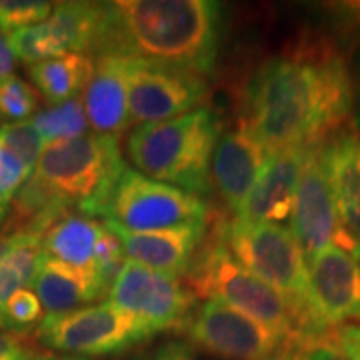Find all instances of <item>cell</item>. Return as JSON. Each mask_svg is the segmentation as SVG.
Returning <instances> with one entry per match:
<instances>
[{
  "label": "cell",
  "instance_id": "cell-1",
  "mask_svg": "<svg viewBox=\"0 0 360 360\" xmlns=\"http://www.w3.org/2000/svg\"><path fill=\"white\" fill-rule=\"evenodd\" d=\"M238 112L269 150L314 148L352 129L347 52L326 34L300 32L246 78Z\"/></svg>",
  "mask_w": 360,
  "mask_h": 360
},
{
  "label": "cell",
  "instance_id": "cell-2",
  "mask_svg": "<svg viewBox=\"0 0 360 360\" xmlns=\"http://www.w3.org/2000/svg\"><path fill=\"white\" fill-rule=\"evenodd\" d=\"M220 44V6L210 0L104 2L98 51L150 65L210 75Z\"/></svg>",
  "mask_w": 360,
  "mask_h": 360
},
{
  "label": "cell",
  "instance_id": "cell-3",
  "mask_svg": "<svg viewBox=\"0 0 360 360\" xmlns=\"http://www.w3.org/2000/svg\"><path fill=\"white\" fill-rule=\"evenodd\" d=\"M219 136L217 115L210 108H198L134 129L127 153L141 174L202 198L212 188L210 162Z\"/></svg>",
  "mask_w": 360,
  "mask_h": 360
},
{
  "label": "cell",
  "instance_id": "cell-4",
  "mask_svg": "<svg viewBox=\"0 0 360 360\" xmlns=\"http://www.w3.org/2000/svg\"><path fill=\"white\" fill-rule=\"evenodd\" d=\"M127 165L116 136L84 134L46 144L32 179L84 217H103Z\"/></svg>",
  "mask_w": 360,
  "mask_h": 360
},
{
  "label": "cell",
  "instance_id": "cell-5",
  "mask_svg": "<svg viewBox=\"0 0 360 360\" xmlns=\"http://www.w3.org/2000/svg\"><path fill=\"white\" fill-rule=\"evenodd\" d=\"M186 278L196 296L240 310L286 338L298 342L307 338L300 314L274 288L262 283L234 258L214 226L206 234Z\"/></svg>",
  "mask_w": 360,
  "mask_h": 360
},
{
  "label": "cell",
  "instance_id": "cell-6",
  "mask_svg": "<svg viewBox=\"0 0 360 360\" xmlns=\"http://www.w3.org/2000/svg\"><path fill=\"white\" fill-rule=\"evenodd\" d=\"M214 231L245 269L274 288L300 314L307 338L321 336L310 321L307 257L290 229L272 222L220 219Z\"/></svg>",
  "mask_w": 360,
  "mask_h": 360
},
{
  "label": "cell",
  "instance_id": "cell-7",
  "mask_svg": "<svg viewBox=\"0 0 360 360\" xmlns=\"http://www.w3.org/2000/svg\"><path fill=\"white\" fill-rule=\"evenodd\" d=\"M156 330L116 304L98 302L46 314L34 328V340L54 352L72 356H110L150 340Z\"/></svg>",
  "mask_w": 360,
  "mask_h": 360
},
{
  "label": "cell",
  "instance_id": "cell-8",
  "mask_svg": "<svg viewBox=\"0 0 360 360\" xmlns=\"http://www.w3.org/2000/svg\"><path fill=\"white\" fill-rule=\"evenodd\" d=\"M180 330L193 347L220 360H292L300 345L217 300L198 304Z\"/></svg>",
  "mask_w": 360,
  "mask_h": 360
},
{
  "label": "cell",
  "instance_id": "cell-9",
  "mask_svg": "<svg viewBox=\"0 0 360 360\" xmlns=\"http://www.w3.org/2000/svg\"><path fill=\"white\" fill-rule=\"evenodd\" d=\"M103 217L127 231H162L208 220V205L194 194L127 168L116 182Z\"/></svg>",
  "mask_w": 360,
  "mask_h": 360
},
{
  "label": "cell",
  "instance_id": "cell-10",
  "mask_svg": "<svg viewBox=\"0 0 360 360\" xmlns=\"http://www.w3.org/2000/svg\"><path fill=\"white\" fill-rule=\"evenodd\" d=\"M104 32V2H58L39 25L11 32L16 60L32 66L63 54H96Z\"/></svg>",
  "mask_w": 360,
  "mask_h": 360
},
{
  "label": "cell",
  "instance_id": "cell-11",
  "mask_svg": "<svg viewBox=\"0 0 360 360\" xmlns=\"http://www.w3.org/2000/svg\"><path fill=\"white\" fill-rule=\"evenodd\" d=\"M110 302L132 316L150 324L156 333L182 328L198 307L191 286L179 276L146 269L134 260H124L108 290Z\"/></svg>",
  "mask_w": 360,
  "mask_h": 360
},
{
  "label": "cell",
  "instance_id": "cell-12",
  "mask_svg": "<svg viewBox=\"0 0 360 360\" xmlns=\"http://www.w3.org/2000/svg\"><path fill=\"white\" fill-rule=\"evenodd\" d=\"M309 312L316 335L328 336L360 324V264L350 252L330 245L307 260Z\"/></svg>",
  "mask_w": 360,
  "mask_h": 360
},
{
  "label": "cell",
  "instance_id": "cell-13",
  "mask_svg": "<svg viewBox=\"0 0 360 360\" xmlns=\"http://www.w3.org/2000/svg\"><path fill=\"white\" fill-rule=\"evenodd\" d=\"M321 146L309 148L304 158L290 212V232L295 234L307 260L330 245L360 260V243L342 229L336 214L330 184L322 167Z\"/></svg>",
  "mask_w": 360,
  "mask_h": 360
},
{
  "label": "cell",
  "instance_id": "cell-14",
  "mask_svg": "<svg viewBox=\"0 0 360 360\" xmlns=\"http://www.w3.org/2000/svg\"><path fill=\"white\" fill-rule=\"evenodd\" d=\"M208 82L196 72L130 58V124L142 127L188 115L208 101Z\"/></svg>",
  "mask_w": 360,
  "mask_h": 360
},
{
  "label": "cell",
  "instance_id": "cell-15",
  "mask_svg": "<svg viewBox=\"0 0 360 360\" xmlns=\"http://www.w3.org/2000/svg\"><path fill=\"white\" fill-rule=\"evenodd\" d=\"M106 229L120 240L129 260L172 276H186L208 234V220L146 232L127 231L106 220Z\"/></svg>",
  "mask_w": 360,
  "mask_h": 360
},
{
  "label": "cell",
  "instance_id": "cell-16",
  "mask_svg": "<svg viewBox=\"0 0 360 360\" xmlns=\"http://www.w3.org/2000/svg\"><path fill=\"white\" fill-rule=\"evenodd\" d=\"M269 155V148L243 124L220 134L210 162V186L229 212L238 214Z\"/></svg>",
  "mask_w": 360,
  "mask_h": 360
},
{
  "label": "cell",
  "instance_id": "cell-17",
  "mask_svg": "<svg viewBox=\"0 0 360 360\" xmlns=\"http://www.w3.org/2000/svg\"><path fill=\"white\" fill-rule=\"evenodd\" d=\"M309 148L270 150L252 191L246 196L236 219L246 222L281 224L290 220L296 186Z\"/></svg>",
  "mask_w": 360,
  "mask_h": 360
},
{
  "label": "cell",
  "instance_id": "cell-18",
  "mask_svg": "<svg viewBox=\"0 0 360 360\" xmlns=\"http://www.w3.org/2000/svg\"><path fill=\"white\" fill-rule=\"evenodd\" d=\"M130 58L116 54L96 56L94 72L82 92V106L94 134L116 136L130 127Z\"/></svg>",
  "mask_w": 360,
  "mask_h": 360
},
{
  "label": "cell",
  "instance_id": "cell-19",
  "mask_svg": "<svg viewBox=\"0 0 360 360\" xmlns=\"http://www.w3.org/2000/svg\"><path fill=\"white\" fill-rule=\"evenodd\" d=\"M321 160L342 229L360 243V132L342 130L321 146Z\"/></svg>",
  "mask_w": 360,
  "mask_h": 360
},
{
  "label": "cell",
  "instance_id": "cell-20",
  "mask_svg": "<svg viewBox=\"0 0 360 360\" xmlns=\"http://www.w3.org/2000/svg\"><path fill=\"white\" fill-rule=\"evenodd\" d=\"M34 295L49 314H60L68 310L89 307L92 300L106 292L92 270L66 266L63 262L42 252L34 276Z\"/></svg>",
  "mask_w": 360,
  "mask_h": 360
},
{
  "label": "cell",
  "instance_id": "cell-21",
  "mask_svg": "<svg viewBox=\"0 0 360 360\" xmlns=\"http://www.w3.org/2000/svg\"><path fill=\"white\" fill-rule=\"evenodd\" d=\"M103 232L104 226L98 220L70 210L46 231L42 238V252L66 266L92 270L94 248Z\"/></svg>",
  "mask_w": 360,
  "mask_h": 360
},
{
  "label": "cell",
  "instance_id": "cell-22",
  "mask_svg": "<svg viewBox=\"0 0 360 360\" xmlns=\"http://www.w3.org/2000/svg\"><path fill=\"white\" fill-rule=\"evenodd\" d=\"M96 60L90 54H63L39 65L28 66L37 92L46 103H66L80 96L89 86Z\"/></svg>",
  "mask_w": 360,
  "mask_h": 360
},
{
  "label": "cell",
  "instance_id": "cell-23",
  "mask_svg": "<svg viewBox=\"0 0 360 360\" xmlns=\"http://www.w3.org/2000/svg\"><path fill=\"white\" fill-rule=\"evenodd\" d=\"M44 234L46 232L34 229L16 231L11 250L0 260V316L16 292L30 290L34 283Z\"/></svg>",
  "mask_w": 360,
  "mask_h": 360
},
{
  "label": "cell",
  "instance_id": "cell-24",
  "mask_svg": "<svg viewBox=\"0 0 360 360\" xmlns=\"http://www.w3.org/2000/svg\"><path fill=\"white\" fill-rule=\"evenodd\" d=\"M32 124L37 127L42 141L46 144L80 139L86 134L90 127L80 96L49 106L46 110H40L39 115H34L32 118Z\"/></svg>",
  "mask_w": 360,
  "mask_h": 360
},
{
  "label": "cell",
  "instance_id": "cell-25",
  "mask_svg": "<svg viewBox=\"0 0 360 360\" xmlns=\"http://www.w3.org/2000/svg\"><path fill=\"white\" fill-rule=\"evenodd\" d=\"M39 108V92L20 77L0 80V116L13 122H25Z\"/></svg>",
  "mask_w": 360,
  "mask_h": 360
},
{
  "label": "cell",
  "instance_id": "cell-26",
  "mask_svg": "<svg viewBox=\"0 0 360 360\" xmlns=\"http://www.w3.org/2000/svg\"><path fill=\"white\" fill-rule=\"evenodd\" d=\"M342 37L348 39V70L354 90V129L360 132V4L336 8Z\"/></svg>",
  "mask_w": 360,
  "mask_h": 360
},
{
  "label": "cell",
  "instance_id": "cell-27",
  "mask_svg": "<svg viewBox=\"0 0 360 360\" xmlns=\"http://www.w3.org/2000/svg\"><path fill=\"white\" fill-rule=\"evenodd\" d=\"M0 141L4 142L32 172H34L40 156L46 148V142L42 141V136H40L37 127L32 124V120L2 124L0 127Z\"/></svg>",
  "mask_w": 360,
  "mask_h": 360
},
{
  "label": "cell",
  "instance_id": "cell-28",
  "mask_svg": "<svg viewBox=\"0 0 360 360\" xmlns=\"http://www.w3.org/2000/svg\"><path fill=\"white\" fill-rule=\"evenodd\" d=\"M42 304L39 296L32 290H20L8 300L4 312L0 316V328L11 330L16 335L25 336L26 333H34V328L42 321Z\"/></svg>",
  "mask_w": 360,
  "mask_h": 360
},
{
  "label": "cell",
  "instance_id": "cell-29",
  "mask_svg": "<svg viewBox=\"0 0 360 360\" xmlns=\"http://www.w3.org/2000/svg\"><path fill=\"white\" fill-rule=\"evenodd\" d=\"M54 4L39 0H0V32L8 37L26 26L39 25L51 16Z\"/></svg>",
  "mask_w": 360,
  "mask_h": 360
},
{
  "label": "cell",
  "instance_id": "cell-30",
  "mask_svg": "<svg viewBox=\"0 0 360 360\" xmlns=\"http://www.w3.org/2000/svg\"><path fill=\"white\" fill-rule=\"evenodd\" d=\"M32 170L0 141V210H8L16 193L30 179Z\"/></svg>",
  "mask_w": 360,
  "mask_h": 360
},
{
  "label": "cell",
  "instance_id": "cell-31",
  "mask_svg": "<svg viewBox=\"0 0 360 360\" xmlns=\"http://www.w3.org/2000/svg\"><path fill=\"white\" fill-rule=\"evenodd\" d=\"M298 360H348L328 336L307 338L298 345Z\"/></svg>",
  "mask_w": 360,
  "mask_h": 360
},
{
  "label": "cell",
  "instance_id": "cell-32",
  "mask_svg": "<svg viewBox=\"0 0 360 360\" xmlns=\"http://www.w3.org/2000/svg\"><path fill=\"white\" fill-rule=\"evenodd\" d=\"M142 360H206L205 352L193 347L191 342L170 340L160 347L153 348Z\"/></svg>",
  "mask_w": 360,
  "mask_h": 360
},
{
  "label": "cell",
  "instance_id": "cell-33",
  "mask_svg": "<svg viewBox=\"0 0 360 360\" xmlns=\"http://www.w3.org/2000/svg\"><path fill=\"white\" fill-rule=\"evenodd\" d=\"M34 354L25 342V336L0 328V360H30Z\"/></svg>",
  "mask_w": 360,
  "mask_h": 360
},
{
  "label": "cell",
  "instance_id": "cell-34",
  "mask_svg": "<svg viewBox=\"0 0 360 360\" xmlns=\"http://www.w3.org/2000/svg\"><path fill=\"white\" fill-rule=\"evenodd\" d=\"M330 338L348 360H360V324H348L333 330Z\"/></svg>",
  "mask_w": 360,
  "mask_h": 360
},
{
  "label": "cell",
  "instance_id": "cell-35",
  "mask_svg": "<svg viewBox=\"0 0 360 360\" xmlns=\"http://www.w3.org/2000/svg\"><path fill=\"white\" fill-rule=\"evenodd\" d=\"M14 68H16V56L11 51L6 37L0 32V80L13 77Z\"/></svg>",
  "mask_w": 360,
  "mask_h": 360
},
{
  "label": "cell",
  "instance_id": "cell-36",
  "mask_svg": "<svg viewBox=\"0 0 360 360\" xmlns=\"http://www.w3.org/2000/svg\"><path fill=\"white\" fill-rule=\"evenodd\" d=\"M14 236H16V232L6 231V229H0V260L4 258V255L11 250V246L14 243Z\"/></svg>",
  "mask_w": 360,
  "mask_h": 360
},
{
  "label": "cell",
  "instance_id": "cell-37",
  "mask_svg": "<svg viewBox=\"0 0 360 360\" xmlns=\"http://www.w3.org/2000/svg\"><path fill=\"white\" fill-rule=\"evenodd\" d=\"M30 360H89L84 356H72V354H58V352H40Z\"/></svg>",
  "mask_w": 360,
  "mask_h": 360
},
{
  "label": "cell",
  "instance_id": "cell-38",
  "mask_svg": "<svg viewBox=\"0 0 360 360\" xmlns=\"http://www.w3.org/2000/svg\"><path fill=\"white\" fill-rule=\"evenodd\" d=\"M6 214H8V210H0V226L4 224V220H6Z\"/></svg>",
  "mask_w": 360,
  "mask_h": 360
},
{
  "label": "cell",
  "instance_id": "cell-39",
  "mask_svg": "<svg viewBox=\"0 0 360 360\" xmlns=\"http://www.w3.org/2000/svg\"><path fill=\"white\" fill-rule=\"evenodd\" d=\"M292 360H298V350H296V356H295V359H292Z\"/></svg>",
  "mask_w": 360,
  "mask_h": 360
}]
</instances>
